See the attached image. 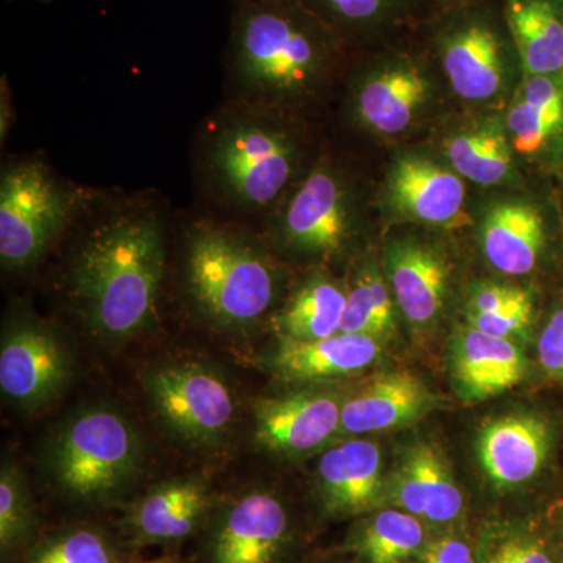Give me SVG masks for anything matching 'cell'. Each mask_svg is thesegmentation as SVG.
Here are the masks:
<instances>
[{
  "label": "cell",
  "mask_w": 563,
  "mask_h": 563,
  "mask_svg": "<svg viewBox=\"0 0 563 563\" xmlns=\"http://www.w3.org/2000/svg\"><path fill=\"white\" fill-rule=\"evenodd\" d=\"M165 262V222L157 202L128 199L98 210L69 269L70 296L91 331L121 343L151 325Z\"/></svg>",
  "instance_id": "cell-1"
},
{
  "label": "cell",
  "mask_w": 563,
  "mask_h": 563,
  "mask_svg": "<svg viewBox=\"0 0 563 563\" xmlns=\"http://www.w3.org/2000/svg\"><path fill=\"white\" fill-rule=\"evenodd\" d=\"M335 38L301 0H233L225 52L233 99L268 106L303 95L331 63Z\"/></svg>",
  "instance_id": "cell-2"
},
{
  "label": "cell",
  "mask_w": 563,
  "mask_h": 563,
  "mask_svg": "<svg viewBox=\"0 0 563 563\" xmlns=\"http://www.w3.org/2000/svg\"><path fill=\"white\" fill-rule=\"evenodd\" d=\"M268 106L231 99L203 122L196 141V173L211 202L228 213H266L284 199L299 155Z\"/></svg>",
  "instance_id": "cell-3"
},
{
  "label": "cell",
  "mask_w": 563,
  "mask_h": 563,
  "mask_svg": "<svg viewBox=\"0 0 563 563\" xmlns=\"http://www.w3.org/2000/svg\"><path fill=\"white\" fill-rule=\"evenodd\" d=\"M185 288L203 318L225 329L257 324L276 299V272L246 232L199 220L185 235Z\"/></svg>",
  "instance_id": "cell-4"
},
{
  "label": "cell",
  "mask_w": 563,
  "mask_h": 563,
  "mask_svg": "<svg viewBox=\"0 0 563 563\" xmlns=\"http://www.w3.org/2000/svg\"><path fill=\"white\" fill-rule=\"evenodd\" d=\"M141 463L140 437L120 412L92 407L70 417L52 439L47 468L73 498L98 501L132 483Z\"/></svg>",
  "instance_id": "cell-5"
},
{
  "label": "cell",
  "mask_w": 563,
  "mask_h": 563,
  "mask_svg": "<svg viewBox=\"0 0 563 563\" xmlns=\"http://www.w3.org/2000/svg\"><path fill=\"white\" fill-rule=\"evenodd\" d=\"M90 199L63 184L47 163H7L0 176V262L7 272L31 268Z\"/></svg>",
  "instance_id": "cell-6"
},
{
  "label": "cell",
  "mask_w": 563,
  "mask_h": 563,
  "mask_svg": "<svg viewBox=\"0 0 563 563\" xmlns=\"http://www.w3.org/2000/svg\"><path fill=\"white\" fill-rule=\"evenodd\" d=\"M158 420L185 442L218 443L235 421L236 404L228 383L195 362L155 366L144 377Z\"/></svg>",
  "instance_id": "cell-7"
},
{
  "label": "cell",
  "mask_w": 563,
  "mask_h": 563,
  "mask_svg": "<svg viewBox=\"0 0 563 563\" xmlns=\"http://www.w3.org/2000/svg\"><path fill=\"white\" fill-rule=\"evenodd\" d=\"M68 347L49 325L32 318L10 322L0 346V388L24 410H36L60 396L69 383Z\"/></svg>",
  "instance_id": "cell-8"
},
{
  "label": "cell",
  "mask_w": 563,
  "mask_h": 563,
  "mask_svg": "<svg viewBox=\"0 0 563 563\" xmlns=\"http://www.w3.org/2000/svg\"><path fill=\"white\" fill-rule=\"evenodd\" d=\"M350 229L347 192L339 176L325 166L312 169L277 211L280 243L302 254H339Z\"/></svg>",
  "instance_id": "cell-9"
},
{
  "label": "cell",
  "mask_w": 563,
  "mask_h": 563,
  "mask_svg": "<svg viewBox=\"0 0 563 563\" xmlns=\"http://www.w3.org/2000/svg\"><path fill=\"white\" fill-rule=\"evenodd\" d=\"M342 407L339 396L322 391L258 399L254 406V440L273 454L312 453L342 428Z\"/></svg>",
  "instance_id": "cell-10"
},
{
  "label": "cell",
  "mask_w": 563,
  "mask_h": 563,
  "mask_svg": "<svg viewBox=\"0 0 563 563\" xmlns=\"http://www.w3.org/2000/svg\"><path fill=\"white\" fill-rule=\"evenodd\" d=\"M288 531L287 510L276 496L244 493L218 515L209 563H279Z\"/></svg>",
  "instance_id": "cell-11"
},
{
  "label": "cell",
  "mask_w": 563,
  "mask_h": 563,
  "mask_svg": "<svg viewBox=\"0 0 563 563\" xmlns=\"http://www.w3.org/2000/svg\"><path fill=\"white\" fill-rule=\"evenodd\" d=\"M509 29L484 14L455 18L440 33V57L453 90L468 101H485L501 90Z\"/></svg>",
  "instance_id": "cell-12"
},
{
  "label": "cell",
  "mask_w": 563,
  "mask_h": 563,
  "mask_svg": "<svg viewBox=\"0 0 563 563\" xmlns=\"http://www.w3.org/2000/svg\"><path fill=\"white\" fill-rule=\"evenodd\" d=\"M550 450V426L537 415H504L485 422L477 437L481 466L499 487L532 481L542 472Z\"/></svg>",
  "instance_id": "cell-13"
},
{
  "label": "cell",
  "mask_w": 563,
  "mask_h": 563,
  "mask_svg": "<svg viewBox=\"0 0 563 563\" xmlns=\"http://www.w3.org/2000/svg\"><path fill=\"white\" fill-rule=\"evenodd\" d=\"M388 501L432 523H450L463 509V495L439 450L418 443L402 455L385 484Z\"/></svg>",
  "instance_id": "cell-14"
},
{
  "label": "cell",
  "mask_w": 563,
  "mask_h": 563,
  "mask_svg": "<svg viewBox=\"0 0 563 563\" xmlns=\"http://www.w3.org/2000/svg\"><path fill=\"white\" fill-rule=\"evenodd\" d=\"M451 372L463 401L483 402L512 390L523 379L526 358L514 340L468 325L455 335Z\"/></svg>",
  "instance_id": "cell-15"
},
{
  "label": "cell",
  "mask_w": 563,
  "mask_h": 563,
  "mask_svg": "<svg viewBox=\"0 0 563 563\" xmlns=\"http://www.w3.org/2000/svg\"><path fill=\"white\" fill-rule=\"evenodd\" d=\"M318 485L329 514L372 510L385 495L379 446L368 440H351L331 448L318 463Z\"/></svg>",
  "instance_id": "cell-16"
},
{
  "label": "cell",
  "mask_w": 563,
  "mask_h": 563,
  "mask_svg": "<svg viewBox=\"0 0 563 563\" xmlns=\"http://www.w3.org/2000/svg\"><path fill=\"white\" fill-rule=\"evenodd\" d=\"M432 401L431 391L415 374H380L343 401L340 431L363 435L402 428L428 413Z\"/></svg>",
  "instance_id": "cell-17"
},
{
  "label": "cell",
  "mask_w": 563,
  "mask_h": 563,
  "mask_svg": "<svg viewBox=\"0 0 563 563\" xmlns=\"http://www.w3.org/2000/svg\"><path fill=\"white\" fill-rule=\"evenodd\" d=\"M377 339L361 333L339 332L328 339H280L272 366L285 379L299 383L339 379L369 368L379 358Z\"/></svg>",
  "instance_id": "cell-18"
},
{
  "label": "cell",
  "mask_w": 563,
  "mask_h": 563,
  "mask_svg": "<svg viewBox=\"0 0 563 563\" xmlns=\"http://www.w3.org/2000/svg\"><path fill=\"white\" fill-rule=\"evenodd\" d=\"M390 199L399 213L426 224L457 228L466 221L461 177L420 158H406L393 169Z\"/></svg>",
  "instance_id": "cell-19"
},
{
  "label": "cell",
  "mask_w": 563,
  "mask_h": 563,
  "mask_svg": "<svg viewBox=\"0 0 563 563\" xmlns=\"http://www.w3.org/2000/svg\"><path fill=\"white\" fill-rule=\"evenodd\" d=\"M210 507V492L201 479L180 477L152 488L129 518L140 544L180 542L201 526Z\"/></svg>",
  "instance_id": "cell-20"
},
{
  "label": "cell",
  "mask_w": 563,
  "mask_h": 563,
  "mask_svg": "<svg viewBox=\"0 0 563 563\" xmlns=\"http://www.w3.org/2000/svg\"><path fill=\"white\" fill-rule=\"evenodd\" d=\"M387 273L404 317L420 328L435 321L450 279L446 262L424 244L399 242L387 252Z\"/></svg>",
  "instance_id": "cell-21"
},
{
  "label": "cell",
  "mask_w": 563,
  "mask_h": 563,
  "mask_svg": "<svg viewBox=\"0 0 563 563\" xmlns=\"http://www.w3.org/2000/svg\"><path fill=\"white\" fill-rule=\"evenodd\" d=\"M504 21L526 76L563 73V11L559 0H506Z\"/></svg>",
  "instance_id": "cell-22"
},
{
  "label": "cell",
  "mask_w": 563,
  "mask_h": 563,
  "mask_svg": "<svg viewBox=\"0 0 563 563\" xmlns=\"http://www.w3.org/2000/svg\"><path fill=\"white\" fill-rule=\"evenodd\" d=\"M544 239L542 214L528 203H499L485 218V257L493 268L509 276H525L536 268Z\"/></svg>",
  "instance_id": "cell-23"
},
{
  "label": "cell",
  "mask_w": 563,
  "mask_h": 563,
  "mask_svg": "<svg viewBox=\"0 0 563 563\" xmlns=\"http://www.w3.org/2000/svg\"><path fill=\"white\" fill-rule=\"evenodd\" d=\"M428 81L415 66H393L363 81L357 95L361 120L380 133L402 132L424 102Z\"/></svg>",
  "instance_id": "cell-24"
},
{
  "label": "cell",
  "mask_w": 563,
  "mask_h": 563,
  "mask_svg": "<svg viewBox=\"0 0 563 563\" xmlns=\"http://www.w3.org/2000/svg\"><path fill=\"white\" fill-rule=\"evenodd\" d=\"M347 291L336 282L314 276L303 282L274 318L280 339L320 340L342 331Z\"/></svg>",
  "instance_id": "cell-25"
},
{
  "label": "cell",
  "mask_w": 563,
  "mask_h": 563,
  "mask_svg": "<svg viewBox=\"0 0 563 563\" xmlns=\"http://www.w3.org/2000/svg\"><path fill=\"white\" fill-rule=\"evenodd\" d=\"M558 76H526L521 98L507 118L520 154H536L562 129L563 81Z\"/></svg>",
  "instance_id": "cell-26"
},
{
  "label": "cell",
  "mask_w": 563,
  "mask_h": 563,
  "mask_svg": "<svg viewBox=\"0 0 563 563\" xmlns=\"http://www.w3.org/2000/svg\"><path fill=\"white\" fill-rule=\"evenodd\" d=\"M532 314L531 295L523 288L501 284L476 288L466 307L472 328L507 340L523 335L531 325Z\"/></svg>",
  "instance_id": "cell-27"
},
{
  "label": "cell",
  "mask_w": 563,
  "mask_h": 563,
  "mask_svg": "<svg viewBox=\"0 0 563 563\" xmlns=\"http://www.w3.org/2000/svg\"><path fill=\"white\" fill-rule=\"evenodd\" d=\"M422 542L424 529L417 517L388 509L363 526L355 547L368 563H402L420 550Z\"/></svg>",
  "instance_id": "cell-28"
},
{
  "label": "cell",
  "mask_w": 563,
  "mask_h": 563,
  "mask_svg": "<svg viewBox=\"0 0 563 563\" xmlns=\"http://www.w3.org/2000/svg\"><path fill=\"white\" fill-rule=\"evenodd\" d=\"M448 157L455 172L476 184H501L512 173V152L501 132L463 133L448 143Z\"/></svg>",
  "instance_id": "cell-29"
},
{
  "label": "cell",
  "mask_w": 563,
  "mask_h": 563,
  "mask_svg": "<svg viewBox=\"0 0 563 563\" xmlns=\"http://www.w3.org/2000/svg\"><path fill=\"white\" fill-rule=\"evenodd\" d=\"M395 328V309L387 284L374 269L361 273L347 291L342 331L361 335H387Z\"/></svg>",
  "instance_id": "cell-30"
},
{
  "label": "cell",
  "mask_w": 563,
  "mask_h": 563,
  "mask_svg": "<svg viewBox=\"0 0 563 563\" xmlns=\"http://www.w3.org/2000/svg\"><path fill=\"white\" fill-rule=\"evenodd\" d=\"M35 529V512L24 477L11 462L0 472V550L10 555L24 547Z\"/></svg>",
  "instance_id": "cell-31"
},
{
  "label": "cell",
  "mask_w": 563,
  "mask_h": 563,
  "mask_svg": "<svg viewBox=\"0 0 563 563\" xmlns=\"http://www.w3.org/2000/svg\"><path fill=\"white\" fill-rule=\"evenodd\" d=\"M24 563H114V554L102 533L80 528L41 543Z\"/></svg>",
  "instance_id": "cell-32"
},
{
  "label": "cell",
  "mask_w": 563,
  "mask_h": 563,
  "mask_svg": "<svg viewBox=\"0 0 563 563\" xmlns=\"http://www.w3.org/2000/svg\"><path fill=\"white\" fill-rule=\"evenodd\" d=\"M333 31H362L388 20L402 0H301Z\"/></svg>",
  "instance_id": "cell-33"
},
{
  "label": "cell",
  "mask_w": 563,
  "mask_h": 563,
  "mask_svg": "<svg viewBox=\"0 0 563 563\" xmlns=\"http://www.w3.org/2000/svg\"><path fill=\"white\" fill-rule=\"evenodd\" d=\"M539 358L544 373L563 383V310L555 312L540 333Z\"/></svg>",
  "instance_id": "cell-34"
},
{
  "label": "cell",
  "mask_w": 563,
  "mask_h": 563,
  "mask_svg": "<svg viewBox=\"0 0 563 563\" xmlns=\"http://www.w3.org/2000/svg\"><path fill=\"white\" fill-rule=\"evenodd\" d=\"M485 563H554L542 544L515 537L496 547Z\"/></svg>",
  "instance_id": "cell-35"
},
{
  "label": "cell",
  "mask_w": 563,
  "mask_h": 563,
  "mask_svg": "<svg viewBox=\"0 0 563 563\" xmlns=\"http://www.w3.org/2000/svg\"><path fill=\"white\" fill-rule=\"evenodd\" d=\"M418 563H476L468 544L457 539H442L422 551Z\"/></svg>",
  "instance_id": "cell-36"
},
{
  "label": "cell",
  "mask_w": 563,
  "mask_h": 563,
  "mask_svg": "<svg viewBox=\"0 0 563 563\" xmlns=\"http://www.w3.org/2000/svg\"><path fill=\"white\" fill-rule=\"evenodd\" d=\"M2 101H0V139L5 140L9 135L11 125V101H10V88L5 85V80L2 81Z\"/></svg>",
  "instance_id": "cell-37"
},
{
  "label": "cell",
  "mask_w": 563,
  "mask_h": 563,
  "mask_svg": "<svg viewBox=\"0 0 563 563\" xmlns=\"http://www.w3.org/2000/svg\"><path fill=\"white\" fill-rule=\"evenodd\" d=\"M133 563H176L172 558L152 559V561L133 562Z\"/></svg>",
  "instance_id": "cell-38"
},
{
  "label": "cell",
  "mask_w": 563,
  "mask_h": 563,
  "mask_svg": "<svg viewBox=\"0 0 563 563\" xmlns=\"http://www.w3.org/2000/svg\"><path fill=\"white\" fill-rule=\"evenodd\" d=\"M561 2L562 11H563V0H559Z\"/></svg>",
  "instance_id": "cell-39"
},
{
  "label": "cell",
  "mask_w": 563,
  "mask_h": 563,
  "mask_svg": "<svg viewBox=\"0 0 563 563\" xmlns=\"http://www.w3.org/2000/svg\"><path fill=\"white\" fill-rule=\"evenodd\" d=\"M41 2H47V0H41Z\"/></svg>",
  "instance_id": "cell-40"
}]
</instances>
